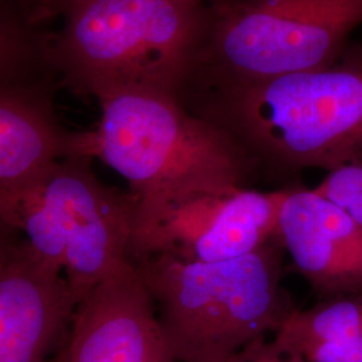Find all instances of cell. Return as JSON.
Instances as JSON below:
<instances>
[{
    "instance_id": "3957f363",
    "label": "cell",
    "mask_w": 362,
    "mask_h": 362,
    "mask_svg": "<svg viewBox=\"0 0 362 362\" xmlns=\"http://www.w3.org/2000/svg\"><path fill=\"white\" fill-rule=\"evenodd\" d=\"M285 255L274 239L214 263L168 255L134 260L175 361L223 362L250 342L275 336L297 310L284 286Z\"/></svg>"
},
{
    "instance_id": "d6986e66",
    "label": "cell",
    "mask_w": 362,
    "mask_h": 362,
    "mask_svg": "<svg viewBox=\"0 0 362 362\" xmlns=\"http://www.w3.org/2000/svg\"><path fill=\"white\" fill-rule=\"evenodd\" d=\"M49 1H50V0H45V7L47 6V3H49Z\"/></svg>"
},
{
    "instance_id": "277c9868",
    "label": "cell",
    "mask_w": 362,
    "mask_h": 362,
    "mask_svg": "<svg viewBox=\"0 0 362 362\" xmlns=\"http://www.w3.org/2000/svg\"><path fill=\"white\" fill-rule=\"evenodd\" d=\"M65 25L52 61L81 94L180 95L194 76L207 4L191 0H58Z\"/></svg>"
},
{
    "instance_id": "30bf717a",
    "label": "cell",
    "mask_w": 362,
    "mask_h": 362,
    "mask_svg": "<svg viewBox=\"0 0 362 362\" xmlns=\"http://www.w3.org/2000/svg\"><path fill=\"white\" fill-rule=\"evenodd\" d=\"M76 297L25 240L0 266V362H49L64 344Z\"/></svg>"
},
{
    "instance_id": "6da1fadb",
    "label": "cell",
    "mask_w": 362,
    "mask_h": 362,
    "mask_svg": "<svg viewBox=\"0 0 362 362\" xmlns=\"http://www.w3.org/2000/svg\"><path fill=\"white\" fill-rule=\"evenodd\" d=\"M258 172L334 170L362 158V45L330 65L258 83L185 91Z\"/></svg>"
},
{
    "instance_id": "7c38bea8",
    "label": "cell",
    "mask_w": 362,
    "mask_h": 362,
    "mask_svg": "<svg viewBox=\"0 0 362 362\" xmlns=\"http://www.w3.org/2000/svg\"><path fill=\"white\" fill-rule=\"evenodd\" d=\"M272 339L296 354L318 344H362V290L297 309Z\"/></svg>"
},
{
    "instance_id": "8fae6325",
    "label": "cell",
    "mask_w": 362,
    "mask_h": 362,
    "mask_svg": "<svg viewBox=\"0 0 362 362\" xmlns=\"http://www.w3.org/2000/svg\"><path fill=\"white\" fill-rule=\"evenodd\" d=\"M50 100L22 82H0V216L10 223L27 187L54 161L73 155ZM11 224V223H10ZM13 226V224H11Z\"/></svg>"
},
{
    "instance_id": "9a60e30c",
    "label": "cell",
    "mask_w": 362,
    "mask_h": 362,
    "mask_svg": "<svg viewBox=\"0 0 362 362\" xmlns=\"http://www.w3.org/2000/svg\"><path fill=\"white\" fill-rule=\"evenodd\" d=\"M223 362H306L299 354L282 349L270 337H262Z\"/></svg>"
},
{
    "instance_id": "7a4b0ae2",
    "label": "cell",
    "mask_w": 362,
    "mask_h": 362,
    "mask_svg": "<svg viewBox=\"0 0 362 362\" xmlns=\"http://www.w3.org/2000/svg\"><path fill=\"white\" fill-rule=\"evenodd\" d=\"M97 128L74 133L73 155L98 158L129 184L136 207L248 187L257 169L233 139L180 95L127 89L97 97Z\"/></svg>"
},
{
    "instance_id": "e0dca14e",
    "label": "cell",
    "mask_w": 362,
    "mask_h": 362,
    "mask_svg": "<svg viewBox=\"0 0 362 362\" xmlns=\"http://www.w3.org/2000/svg\"><path fill=\"white\" fill-rule=\"evenodd\" d=\"M57 1H58V0H50V3L47 4L46 10H50V11H52V8H54V6H55V3H57ZM191 1H197V3H203V4H209V3L216 1V0H191Z\"/></svg>"
},
{
    "instance_id": "4fadbf2b",
    "label": "cell",
    "mask_w": 362,
    "mask_h": 362,
    "mask_svg": "<svg viewBox=\"0 0 362 362\" xmlns=\"http://www.w3.org/2000/svg\"><path fill=\"white\" fill-rule=\"evenodd\" d=\"M37 45L19 23L0 13V82H21L22 69L31 64Z\"/></svg>"
},
{
    "instance_id": "52a82bcc",
    "label": "cell",
    "mask_w": 362,
    "mask_h": 362,
    "mask_svg": "<svg viewBox=\"0 0 362 362\" xmlns=\"http://www.w3.org/2000/svg\"><path fill=\"white\" fill-rule=\"evenodd\" d=\"M287 191L235 187L136 207L130 259L214 263L251 254L274 240Z\"/></svg>"
},
{
    "instance_id": "8992f818",
    "label": "cell",
    "mask_w": 362,
    "mask_h": 362,
    "mask_svg": "<svg viewBox=\"0 0 362 362\" xmlns=\"http://www.w3.org/2000/svg\"><path fill=\"white\" fill-rule=\"evenodd\" d=\"M90 160L70 155L54 161L10 216L33 255L64 275L77 303L132 263L136 200L106 185Z\"/></svg>"
},
{
    "instance_id": "5b68a950",
    "label": "cell",
    "mask_w": 362,
    "mask_h": 362,
    "mask_svg": "<svg viewBox=\"0 0 362 362\" xmlns=\"http://www.w3.org/2000/svg\"><path fill=\"white\" fill-rule=\"evenodd\" d=\"M360 26L362 0L212 1L185 91L258 83L330 65Z\"/></svg>"
},
{
    "instance_id": "9c48e42d",
    "label": "cell",
    "mask_w": 362,
    "mask_h": 362,
    "mask_svg": "<svg viewBox=\"0 0 362 362\" xmlns=\"http://www.w3.org/2000/svg\"><path fill=\"white\" fill-rule=\"evenodd\" d=\"M275 242L321 299L362 290V223L314 188H288Z\"/></svg>"
},
{
    "instance_id": "2e32d148",
    "label": "cell",
    "mask_w": 362,
    "mask_h": 362,
    "mask_svg": "<svg viewBox=\"0 0 362 362\" xmlns=\"http://www.w3.org/2000/svg\"><path fill=\"white\" fill-rule=\"evenodd\" d=\"M23 243V236L7 220L0 216V266Z\"/></svg>"
},
{
    "instance_id": "5bb4252c",
    "label": "cell",
    "mask_w": 362,
    "mask_h": 362,
    "mask_svg": "<svg viewBox=\"0 0 362 362\" xmlns=\"http://www.w3.org/2000/svg\"><path fill=\"white\" fill-rule=\"evenodd\" d=\"M314 191L362 223V158L327 172Z\"/></svg>"
},
{
    "instance_id": "ba28073f",
    "label": "cell",
    "mask_w": 362,
    "mask_h": 362,
    "mask_svg": "<svg viewBox=\"0 0 362 362\" xmlns=\"http://www.w3.org/2000/svg\"><path fill=\"white\" fill-rule=\"evenodd\" d=\"M57 362H176L133 262L76 306Z\"/></svg>"
},
{
    "instance_id": "ac0fdd59",
    "label": "cell",
    "mask_w": 362,
    "mask_h": 362,
    "mask_svg": "<svg viewBox=\"0 0 362 362\" xmlns=\"http://www.w3.org/2000/svg\"><path fill=\"white\" fill-rule=\"evenodd\" d=\"M49 362H57V358H55V356H54V357H52V360H50V361Z\"/></svg>"
}]
</instances>
